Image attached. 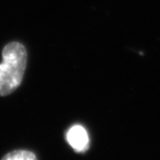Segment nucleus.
I'll list each match as a JSON object with an SVG mask.
<instances>
[{"label":"nucleus","instance_id":"obj_1","mask_svg":"<svg viewBox=\"0 0 160 160\" xmlns=\"http://www.w3.org/2000/svg\"><path fill=\"white\" fill-rule=\"evenodd\" d=\"M27 65V50L19 42L7 43L0 63V97L14 93L19 87Z\"/></svg>","mask_w":160,"mask_h":160},{"label":"nucleus","instance_id":"obj_2","mask_svg":"<svg viewBox=\"0 0 160 160\" xmlns=\"http://www.w3.org/2000/svg\"><path fill=\"white\" fill-rule=\"evenodd\" d=\"M66 139L76 152L82 153L89 148V135L86 128L81 124H73L68 128L66 133Z\"/></svg>","mask_w":160,"mask_h":160},{"label":"nucleus","instance_id":"obj_3","mask_svg":"<svg viewBox=\"0 0 160 160\" xmlns=\"http://www.w3.org/2000/svg\"><path fill=\"white\" fill-rule=\"evenodd\" d=\"M2 160H38L36 154L26 150L13 151L4 155Z\"/></svg>","mask_w":160,"mask_h":160}]
</instances>
